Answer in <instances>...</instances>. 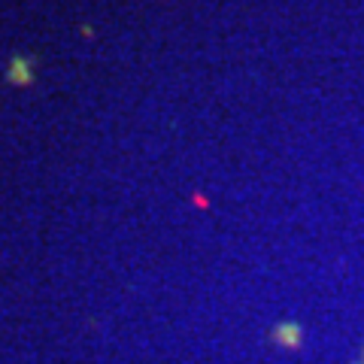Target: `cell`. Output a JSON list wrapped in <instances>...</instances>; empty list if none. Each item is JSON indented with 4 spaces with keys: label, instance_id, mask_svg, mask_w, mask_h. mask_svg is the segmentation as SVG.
<instances>
[{
    "label": "cell",
    "instance_id": "1",
    "mask_svg": "<svg viewBox=\"0 0 364 364\" xmlns=\"http://www.w3.org/2000/svg\"><path fill=\"white\" fill-rule=\"evenodd\" d=\"M273 340L283 343V346H301L304 331L297 328V325H279L276 331H273Z\"/></svg>",
    "mask_w": 364,
    "mask_h": 364
},
{
    "label": "cell",
    "instance_id": "2",
    "mask_svg": "<svg viewBox=\"0 0 364 364\" xmlns=\"http://www.w3.org/2000/svg\"><path fill=\"white\" fill-rule=\"evenodd\" d=\"M10 79H15L19 85L31 82V70H28V64H24L22 58H15V61H13V67H10Z\"/></svg>",
    "mask_w": 364,
    "mask_h": 364
},
{
    "label": "cell",
    "instance_id": "3",
    "mask_svg": "<svg viewBox=\"0 0 364 364\" xmlns=\"http://www.w3.org/2000/svg\"><path fill=\"white\" fill-rule=\"evenodd\" d=\"M358 364H364V361H358Z\"/></svg>",
    "mask_w": 364,
    "mask_h": 364
}]
</instances>
